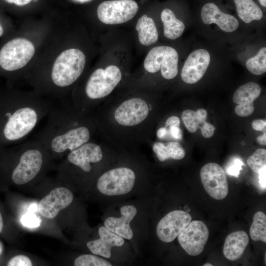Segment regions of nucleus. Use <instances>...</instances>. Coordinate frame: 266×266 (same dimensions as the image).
<instances>
[{"mask_svg":"<svg viewBox=\"0 0 266 266\" xmlns=\"http://www.w3.org/2000/svg\"><path fill=\"white\" fill-rule=\"evenodd\" d=\"M135 180V175L133 170L127 167H118L102 174L97 181V187L104 195H122L131 191Z\"/></svg>","mask_w":266,"mask_h":266,"instance_id":"0eeeda50","label":"nucleus"},{"mask_svg":"<svg viewBox=\"0 0 266 266\" xmlns=\"http://www.w3.org/2000/svg\"><path fill=\"white\" fill-rule=\"evenodd\" d=\"M260 3L263 7H266V0H258Z\"/></svg>","mask_w":266,"mask_h":266,"instance_id":"a18cd8bd","label":"nucleus"},{"mask_svg":"<svg viewBox=\"0 0 266 266\" xmlns=\"http://www.w3.org/2000/svg\"><path fill=\"white\" fill-rule=\"evenodd\" d=\"M17 163L11 173L17 185L27 183L40 173L47 156L50 155L43 145L34 138L21 142L16 149Z\"/></svg>","mask_w":266,"mask_h":266,"instance_id":"7ed1b4c3","label":"nucleus"},{"mask_svg":"<svg viewBox=\"0 0 266 266\" xmlns=\"http://www.w3.org/2000/svg\"><path fill=\"white\" fill-rule=\"evenodd\" d=\"M3 229V220L0 212V233H1Z\"/></svg>","mask_w":266,"mask_h":266,"instance_id":"37998d69","label":"nucleus"},{"mask_svg":"<svg viewBox=\"0 0 266 266\" xmlns=\"http://www.w3.org/2000/svg\"><path fill=\"white\" fill-rule=\"evenodd\" d=\"M122 78L119 68L114 65L105 69H96L89 77L85 87L86 96L91 100L108 95L119 84Z\"/></svg>","mask_w":266,"mask_h":266,"instance_id":"39448f33","label":"nucleus"},{"mask_svg":"<svg viewBox=\"0 0 266 266\" xmlns=\"http://www.w3.org/2000/svg\"><path fill=\"white\" fill-rule=\"evenodd\" d=\"M200 16L203 23L207 25L215 23L227 33L234 32L239 26V22L235 17L223 12L212 2H208L202 6Z\"/></svg>","mask_w":266,"mask_h":266,"instance_id":"dca6fc26","label":"nucleus"},{"mask_svg":"<svg viewBox=\"0 0 266 266\" xmlns=\"http://www.w3.org/2000/svg\"><path fill=\"white\" fill-rule=\"evenodd\" d=\"M149 113L148 106L140 98H133L124 101L114 112L116 121L125 126L136 125L144 120Z\"/></svg>","mask_w":266,"mask_h":266,"instance_id":"f8f14e48","label":"nucleus"},{"mask_svg":"<svg viewBox=\"0 0 266 266\" xmlns=\"http://www.w3.org/2000/svg\"><path fill=\"white\" fill-rule=\"evenodd\" d=\"M3 250V246L2 243L0 242V255L1 254Z\"/></svg>","mask_w":266,"mask_h":266,"instance_id":"de8ad7c7","label":"nucleus"},{"mask_svg":"<svg viewBox=\"0 0 266 266\" xmlns=\"http://www.w3.org/2000/svg\"><path fill=\"white\" fill-rule=\"evenodd\" d=\"M140 43L149 46L156 43L158 39V33L154 20L144 14L140 17L136 25Z\"/></svg>","mask_w":266,"mask_h":266,"instance_id":"aec40b11","label":"nucleus"},{"mask_svg":"<svg viewBox=\"0 0 266 266\" xmlns=\"http://www.w3.org/2000/svg\"><path fill=\"white\" fill-rule=\"evenodd\" d=\"M178 54L173 48L168 46H156L151 49L144 61V67L150 73L160 69L163 77L174 78L178 73Z\"/></svg>","mask_w":266,"mask_h":266,"instance_id":"423d86ee","label":"nucleus"},{"mask_svg":"<svg viewBox=\"0 0 266 266\" xmlns=\"http://www.w3.org/2000/svg\"><path fill=\"white\" fill-rule=\"evenodd\" d=\"M35 51L30 40L20 37L12 39L0 50V66L8 72L19 70L29 63Z\"/></svg>","mask_w":266,"mask_h":266,"instance_id":"20e7f679","label":"nucleus"},{"mask_svg":"<svg viewBox=\"0 0 266 266\" xmlns=\"http://www.w3.org/2000/svg\"><path fill=\"white\" fill-rule=\"evenodd\" d=\"M164 25V34L167 38L174 40L179 37L185 30V25L175 16L170 9L163 10L161 14Z\"/></svg>","mask_w":266,"mask_h":266,"instance_id":"412c9836","label":"nucleus"},{"mask_svg":"<svg viewBox=\"0 0 266 266\" xmlns=\"http://www.w3.org/2000/svg\"><path fill=\"white\" fill-rule=\"evenodd\" d=\"M73 198V194L68 189L62 187L56 188L39 202L38 211L42 217L53 219L60 210L70 204Z\"/></svg>","mask_w":266,"mask_h":266,"instance_id":"ddd939ff","label":"nucleus"},{"mask_svg":"<svg viewBox=\"0 0 266 266\" xmlns=\"http://www.w3.org/2000/svg\"><path fill=\"white\" fill-rule=\"evenodd\" d=\"M236 115L240 117H248L254 111V105L237 104L234 109Z\"/></svg>","mask_w":266,"mask_h":266,"instance_id":"473e14b6","label":"nucleus"},{"mask_svg":"<svg viewBox=\"0 0 266 266\" xmlns=\"http://www.w3.org/2000/svg\"><path fill=\"white\" fill-rule=\"evenodd\" d=\"M247 233L243 231L234 232L226 237L223 247L224 256L229 260L235 261L242 255L249 243Z\"/></svg>","mask_w":266,"mask_h":266,"instance_id":"6ab92c4d","label":"nucleus"},{"mask_svg":"<svg viewBox=\"0 0 266 266\" xmlns=\"http://www.w3.org/2000/svg\"><path fill=\"white\" fill-rule=\"evenodd\" d=\"M180 121L178 117L173 116L169 117L166 122V127L169 126H176L179 127Z\"/></svg>","mask_w":266,"mask_h":266,"instance_id":"4c0bfd02","label":"nucleus"},{"mask_svg":"<svg viewBox=\"0 0 266 266\" xmlns=\"http://www.w3.org/2000/svg\"><path fill=\"white\" fill-rule=\"evenodd\" d=\"M259 183L261 187L266 189V166L262 167L259 173Z\"/></svg>","mask_w":266,"mask_h":266,"instance_id":"c9c22d12","label":"nucleus"},{"mask_svg":"<svg viewBox=\"0 0 266 266\" xmlns=\"http://www.w3.org/2000/svg\"><path fill=\"white\" fill-rule=\"evenodd\" d=\"M202 184L207 194L213 199L222 200L228 194L227 178L224 169L218 164L209 163L201 168Z\"/></svg>","mask_w":266,"mask_h":266,"instance_id":"1a4fd4ad","label":"nucleus"},{"mask_svg":"<svg viewBox=\"0 0 266 266\" xmlns=\"http://www.w3.org/2000/svg\"><path fill=\"white\" fill-rule=\"evenodd\" d=\"M72 0L78 3H83L90 2L92 0Z\"/></svg>","mask_w":266,"mask_h":266,"instance_id":"c03bdc74","label":"nucleus"},{"mask_svg":"<svg viewBox=\"0 0 266 266\" xmlns=\"http://www.w3.org/2000/svg\"><path fill=\"white\" fill-rule=\"evenodd\" d=\"M47 122L34 138L39 141L50 155L62 156L88 142L90 129L80 124L66 104H54Z\"/></svg>","mask_w":266,"mask_h":266,"instance_id":"f257e3e1","label":"nucleus"},{"mask_svg":"<svg viewBox=\"0 0 266 266\" xmlns=\"http://www.w3.org/2000/svg\"><path fill=\"white\" fill-rule=\"evenodd\" d=\"M21 223L28 228H36L41 223V220L33 213H28L24 214L21 218Z\"/></svg>","mask_w":266,"mask_h":266,"instance_id":"7c9ffc66","label":"nucleus"},{"mask_svg":"<svg viewBox=\"0 0 266 266\" xmlns=\"http://www.w3.org/2000/svg\"><path fill=\"white\" fill-rule=\"evenodd\" d=\"M119 218L109 217L104 222V227L109 231L127 239H131L133 232L130 224L137 213L136 208L132 205L123 206L120 208Z\"/></svg>","mask_w":266,"mask_h":266,"instance_id":"f3484780","label":"nucleus"},{"mask_svg":"<svg viewBox=\"0 0 266 266\" xmlns=\"http://www.w3.org/2000/svg\"><path fill=\"white\" fill-rule=\"evenodd\" d=\"M207 112L206 110L200 108L197 111L187 109L183 111L181 117L187 130L191 133H195L200 129L203 123L206 121Z\"/></svg>","mask_w":266,"mask_h":266,"instance_id":"393cba45","label":"nucleus"},{"mask_svg":"<svg viewBox=\"0 0 266 266\" xmlns=\"http://www.w3.org/2000/svg\"><path fill=\"white\" fill-rule=\"evenodd\" d=\"M37 208L38 207L36 204H33L29 207V210L30 213H34L37 210Z\"/></svg>","mask_w":266,"mask_h":266,"instance_id":"79ce46f5","label":"nucleus"},{"mask_svg":"<svg viewBox=\"0 0 266 266\" xmlns=\"http://www.w3.org/2000/svg\"><path fill=\"white\" fill-rule=\"evenodd\" d=\"M247 163L253 171L258 173L261 169L266 166V150L263 148L256 150L248 158Z\"/></svg>","mask_w":266,"mask_h":266,"instance_id":"cd10ccee","label":"nucleus"},{"mask_svg":"<svg viewBox=\"0 0 266 266\" xmlns=\"http://www.w3.org/2000/svg\"><path fill=\"white\" fill-rule=\"evenodd\" d=\"M250 235L254 241L266 242V215L264 212L258 211L254 214Z\"/></svg>","mask_w":266,"mask_h":266,"instance_id":"a878e982","label":"nucleus"},{"mask_svg":"<svg viewBox=\"0 0 266 266\" xmlns=\"http://www.w3.org/2000/svg\"><path fill=\"white\" fill-rule=\"evenodd\" d=\"M261 92V88L256 83L250 82L240 86L234 92L233 100L236 104L254 105V100Z\"/></svg>","mask_w":266,"mask_h":266,"instance_id":"b1692460","label":"nucleus"},{"mask_svg":"<svg viewBox=\"0 0 266 266\" xmlns=\"http://www.w3.org/2000/svg\"><path fill=\"white\" fill-rule=\"evenodd\" d=\"M138 9L133 0H112L101 2L97 9L99 19L108 25H117L132 19Z\"/></svg>","mask_w":266,"mask_h":266,"instance_id":"6e6552de","label":"nucleus"},{"mask_svg":"<svg viewBox=\"0 0 266 266\" xmlns=\"http://www.w3.org/2000/svg\"><path fill=\"white\" fill-rule=\"evenodd\" d=\"M204 266H212V265L210 264H205L204 265Z\"/></svg>","mask_w":266,"mask_h":266,"instance_id":"09e8293b","label":"nucleus"},{"mask_svg":"<svg viewBox=\"0 0 266 266\" xmlns=\"http://www.w3.org/2000/svg\"><path fill=\"white\" fill-rule=\"evenodd\" d=\"M9 3H13L17 6H24L30 3L33 0H4Z\"/></svg>","mask_w":266,"mask_h":266,"instance_id":"58836bf2","label":"nucleus"},{"mask_svg":"<svg viewBox=\"0 0 266 266\" xmlns=\"http://www.w3.org/2000/svg\"><path fill=\"white\" fill-rule=\"evenodd\" d=\"M192 221L190 214L181 210L168 213L158 223L156 233L162 241L168 243L174 240Z\"/></svg>","mask_w":266,"mask_h":266,"instance_id":"9b49d317","label":"nucleus"},{"mask_svg":"<svg viewBox=\"0 0 266 266\" xmlns=\"http://www.w3.org/2000/svg\"><path fill=\"white\" fill-rule=\"evenodd\" d=\"M85 64L86 57L81 50L69 48L63 51L56 58L47 80L43 82L45 90L61 96L63 91L78 79Z\"/></svg>","mask_w":266,"mask_h":266,"instance_id":"f03ea898","label":"nucleus"},{"mask_svg":"<svg viewBox=\"0 0 266 266\" xmlns=\"http://www.w3.org/2000/svg\"><path fill=\"white\" fill-rule=\"evenodd\" d=\"M167 133V130L166 128L163 127L158 130L157 133V135L159 138H164Z\"/></svg>","mask_w":266,"mask_h":266,"instance_id":"a19ab883","label":"nucleus"},{"mask_svg":"<svg viewBox=\"0 0 266 266\" xmlns=\"http://www.w3.org/2000/svg\"><path fill=\"white\" fill-rule=\"evenodd\" d=\"M169 131L171 135L175 139H181L182 137V133L179 127L170 126Z\"/></svg>","mask_w":266,"mask_h":266,"instance_id":"e433bc0d","label":"nucleus"},{"mask_svg":"<svg viewBox=\"0 0 266 266\" xmlns=\"http://www.w3.org/2000/svg\"><path fill=\"white\" fill-rule=\"evenodd\" d=\"M100 238L87 242V246L95 255L106 258L111 256V249L113 246L121 247L124 243L123 237L109 231L105 227L99 229Z\"/></svg>","mask_w":266,"mask_h":266,"instance_id":"a211bd4d","label":"nucleus"},{"mask_svg":"<svg viewBox=\"0 0 266 266\" xmlns=\"http://www.w3.org/2000/svg\"><path fill=\"white\" fill-rule=\"evenodd\" d=\"M32 263L26 256L18 255L13 257L7 263L8 266H31Z\"/></svg>","mask_w":266,"mask_h":266,"instance_id":"2f4dec72","label":"nucleus"},{"mask_svg":"<svg viewBox=\"0 0 266 266\" xmlns=\"http://www.w3.org/2000/svg\"><path fill=\"white\" fill-rule=\"evenodd\" d=\"M102 158L100 146L93 142H87L69 152L66 156L67 162L85 172L91 170V163H96Z\"/></svg>","mask_w":266,"mask_h":266,"instance_id":"2eb2a0df","label":"nucleus"},{"mask_svg":"<svg viewBox=\"0 0 266 266\" xmlns=\"http://www.w3.org/2000/svg\"><path fill=\"white\" fill-rule=\"evenodd\" d=\"M247 69L255 75H261L266 71V48L260 49L257 54L250 59L246 63Z\"/></svg>","mask_w":266,"mask_h":266,"instance_id":"bb28decb","label":"nucleus"},{"mask_svg":"<svg viewBox=\"0 0 266 266\" xmlns=\"http://www.w3.org/2000/svg\"><path fill=\"white\" fill-rule=\"evenodd\" d=\"M209 53L203 49L192 52L182 69L181 77L184 82L192 84L198 82L204 75L210 63Z\"/></svg>","mask_w":266,"mask_h":266,"instance_id":"4468645a","label":"nucleus"},{"mask_svg":"<svg viewBox=\"0 0 266 266\" xmlns=\"http://www.w3.org/2000/svg\"><path fill=\"white\" fill-rule=\"evenodd\" d=\"M257 143L261 145H266V133L265 132L264 133L260 136H259L257 138Z\"/></svg>","mask_w":266,"mask_h":266,"instance_id":"ea45409f","label":"nucleus"},{"mask_svg":"<svg viewBox=\"0 0 266 266\" xmlns=\"http://www.w3.org/2000/svg\"><path fill=\"white\" fill-rule=\"evenodd\" d=\"M200 129L203 137L210 138L213 135L215 128L213 125L205 121L203 123Z\"/></svg>","mask_w":266,"mask_h":266,"instance_id":"72a5a7b5","label":"nucleus"},{"mask_svg":"<svg viewBox=\"0 0 266 266\" xmlns=\"http://www.w3.org/2000/svg\"><path fill=\"white\" fill-rule=\"evenodd\" d=\"M4 31L2 27L0 24V37L1 36L3 33Z\"/></svg>","mask_w":266,"mask_h":266,"instance_id":"49530a36","label":"nucleus"},{"mask_svg":"<svg viewBox=\"0 0 266 266\" xmlns=\"http://www.w3.org/2000/svg\"><path fill=\"white\" fill-rule=\"evenodd\" d=\"M153 150L161 162L170 158L181 160L186 154L183 146L178 142H157L153 145Z\"/></svg>","mask_w":266,"mask_h":266,"instance_id":"4be33fe9","label":"nucleus"},{"mask_svg":"<svg viewBox=\"0 0 266 266\" xmlns=\"http://www.w3.org/2000/svg\"><path fill=\"white\" fill-rule=\"evenodd\" d=\"M239 17L245 23L260 20L263 13L253 0H234Z\"/></svg>","mask_w":266,"mask_h":266,"instance_id":"5701e85b","label":"nucleus"},{"mask_svg":"<svg viewBox=\"0 0 266 266\" xmlns=\"http://www.w3.org/2000/svg\"><path fill=\"white\" fill-rule=\"evenodd\" d=\"M209 236V231L202 221L194 220L178 235L182 248L189 255H199L202 252Z\"/></svg>","mask_w":266,"mask_h":266,"instance_id":"9d476101","label":"nucleus"},{"mask_svg":"<svg viewBox=\"0 0 266 266\" xmlns=\"http://www.w3.org/2000/svg\"><path fill=\"white\" fill-rule=\"evenodd\" d=\"M252 126L256 131H266V122L261 119L256 120L252 123Z\"/></svg>","mask_w":266,"mask_h":266,"instance_id":"f704fd0d","label":"nucleus"},{"mask_svg":"<svg viewBox=\"0 0 266 266\" xmlns=\"http://www.w3.org/2000/svg\"><path fill=\"white\" fill-rule=\"evenodd\" d=\"M244 164L240 158H233L226 167V172L229 175L238 177L240 171L242 169V166Z\"/></svg>","mask_w":266,"mask_h":266,"instance_id":"c756f323","label":"nucleus"},{"mask_svg":"<svg viewBox=\"0 0 266 266\" xmlns=\"http://www.w3.org/2000/svg\"><path fill=\"white\" fill-rule=\"evenodd\" d=\"M75 266H111L110 262L99 257L85 254L78 257L75 260Z\"/></svg>","mask_w":266,"mask_h":266,"instance_id":"c85d7f7f","label":"nucleus"}]
</instances>
